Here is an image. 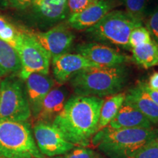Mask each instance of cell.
I'll return each instance as SVG.
<instances>
[{
	"label": "cell",
	"mask_w": 158,
	"mask_h": 158,
	"mask_svg": "<svg viewBox=\"0 0 158 158\" xmlns=\"http://www.w3.org/2000/svg\"><path fill=\"white\" fill-rule=\"evenodd\" d=\"M104 99L93 96L73 95L52 122L66 141L86 147L98 132L100 109Z\"/></svg>",
	"instance_id": "cell-1"
},
{
	"label": "cell",
	"mask_w": 158,
	"mask_h": 158,
	"mask_svg": "<svg viewBox=\"0 0 158 158\" xmlns=\"http://www.w3.org/2000/svg\"><path fill=\"white\" fill-rule=\"evenodd\" d=\"M158 136L157 128L112 129L97 132L91 141L108 158H134L146 144Z\"/></svg>",
	"instance_id": "cell-2"
},
{
	"label": "cell",
	"mask_w": 158,
	"mask_h": 158,
	"mask_svg": "<svg viewBox=\"0 0 158 158\" xmlns=\"http://www.w3.org/2000/svg\"><path fill=\"white\" fill-rule=\"evenodd\" d=\"M129 73L124 64L114 67H93L78 72L70 79L76 95L98 98L119 93L127 83Z\"/></svg>",
	"instance_id": "cell-3"
},
{
	"label": "cell",
	"mask_w": 158,
	"mask_h": 158,
	"mask_svg": "<svg viewBox=\"0 0 158 158\" xmlns=\"http://www.w3.org/2000/svg\"><path fill=\"white\" fill-rule=\"evenodd\" d=\"M28 122H0V158H44Z\"/></svg>",
	"instance_id": "cell-4"
},
{
	"label": "cell",
	"mask_w": 158,
	"mask_h": 158,
	"mask_svg": "<svg viewBox=\"0 0 158 158\" xmlns=\"http://www.w3.org/2000/svg\"><path fill=\"white\" fill-rule=\"evenodd\" d=\"M139 25L142 23L135 21L125 11L110 10L97 24L86 30V33L94 42L130 50V33Z\"/></svg>",
	"instance_id": "cell-5"
},
{
	"label": "cell",
	"mask_w": 158,
	"mask_h": 158,
	"mask_svg": "<svg viewBox=\"0 0 158 158\" xmlns=\"http://www.w3.org/2000/svg\"><path fill=\"white\" fill-rule=\"evenodd\" d=\"M21 79L9 76L0 82V122H27L31 113Z\"/></svg>",
	"instance_id": "cell-6"
},
{
	"label": "cell",
	"mask_w": 158,
	"mask_h": 158,
	"mask_svg": "<svg viewBox=\"0 0 158 158\" xmlns=\"http://www.w3.org/2000/svg\"><path fill=\"white\" fill-rule=\"evenodd\" d=\"M15 49L19 54L21 70L19 77L24 81L29 75H48L51 57L50 54L31 36L29 31L20 30Z\"/></svg>",
	"instance_id": "cell-7"
},
{
	"label": "cell",
	"mask_w": 158,
	"mask_h": 158,
	"mask_svg": "<svg viewBox=\"0 0 158 158\" xmlns=\"http://www.w3.org/2000/svg\"><path fill=\"white\" fill-rule=\"evenodd\" d=\"M33 135L39 151L47 157L63 155L75 148L74 144L66 141L52 124L36 122L33 127Z\"/></svg>",
	"instance_id": "cell-8"
},
{
	"label": "cell",
	"mask_w": 158,
	"mask_h": 158,
	"mask_svg": "<svg viewBox=\"0 0 158 158\" xmlns=\"http://www.w3.org/2000/svg\"><path fill=\"white\" fill-rule=\"evenodd\" d=\"M51 59L68 53L76 38L68 23H59L45 31H29Z\"/></svg>",
	"instance_id": "cell-9"
},
{
	"label": "cell",
	"mask_w": 158,
	"mask_h": 158,
	"mask_svg": "<svg viewBox=\"0 0 158 158\" xmlns=\"http://www.w3.org/2000/svg\"><path fill=\"white\" fill-rule=\"evenodd\" d=\"M76 54L81 55L98 67H114L124 64L127 57L108 45L91 42L76 46Z\"/></svg>",
	"instance_id": "cell-10"
},
{
	"label": "cell",
	"mask_w": 158,
	"mask_h": 158,
	"mask_svg": "<svg viewBox=\"0 0 158 158\" xmlns=\"http://www.w3.org/2000/svg\"><path fill=\"white\" fill-rule=\"evenodd\" d=\"M51 64L54 79L59 85L70 81L73 77L84 69L98 67L81 55L70 53L52 58Z\"/></svg>",
	"instance_id": "cell-11"
},
{
	"label": "cell",
	"mask_w": 158,
	"mask_h": 158,
	"mask_svg": "<svg viewBox=\"0 0 158 158\" xmlns=\"http://www.w3.org/2000/svg\"><path fill=\"white\" fill-rule=\"evenodd\" d=\"M31 8L42 25L56 26L69 16L68 0H32Z\"/></svg>",
	"instance_id": "cell-12"
},
{
	"label": "cell",
	"mask_w": 158,
	"mask_h": 158,
	"mask_svg": "<svg viewBox=\"0 0 158 158\" xmlns=\"http://www.w3.org/2000/svg\"><path fill=\"white\" fill-rule=\"evenodd\" d=\"M26 94L34 118L38 115L42 102L50 91L54 88V81L48 75L32 73L25 79Z\"/></svg>",
	"instance_id": "cell-13"
},
{
	"label": "cell",
	"mask_w": 158,
	"mask_h": 158,
	"mask_svg": "<svg viewBox=\"0 0 158 158\" xmlns=\"http://www.w3.org/2000/svg\"><path fill=\"white\" fill-rule=\"evenodd\" d=\"M111 9L109 0H98L82 11L69 15L67 23L72 29L86 31L97 24Z\"/></svg>",
	"instance_id": "cell-14"
},
{
	"label": "cell",
	"mask_w": 158,
	"mask_h": 158,
	"mask_svg": "<svg viewBox=\"0 0 158 158\" xmlns=\"http://www.w3.org/2000/svg\"><path fill=\"white\" fill-rule=\"evenodd\" d=\"M68 94V90L64 86L53 88L43 100L40 110L35 118V121L52 124L54 118L64 108Z\"/></svg>",
	"instance_id": "cell-15"
},
{
	"label": "cell",
	"mask_w": 158,
	"mask_h": 158,
	"mask_svg": "<svg viewBox=\"0 0 158 158\" xmlns=\"http://www.w3.org/2000/svg\"><path fill=\"white\" fill-rule=\"evenodd\" d=\"M108 127L115 130L150 128L152 127V124L139 110L124 102Z\"/></svg>",
	"instance_id": "cell-16"
},
{
	"label": "cell",
	"mask_w": 158,
	"mask_h": 158,
	"mask_svg": "<svg viewBox=\"0 0 158 158\" xmlns=\"http://www.w3.org/2000/svg\"><path fill=\"white\" fill-rule=\"evenodd\" d=\"M124 102L139 110L152 124H158V106L138 86L128 90Z\"/></svg>",
	"instance_id": "cell-17"
},
{
	"label": "cell",
	"mask_w": 158,
	"mask_h": 158,
	"mask_svg": "<svg viewBox=\"0 0 158 158\" xmlns=\"http://www.w3.org/2000/svg\"><path fill=\"white\" fill-rule=\"evenodd\" d=\"M21 70V61L16 50L0 40V78L11 74H19Z\"/></svg>",
	"instance_id": "cell-18"
},
{
	"label": "cell",
	"mask_w": 158,
	"mask_h": 158,
	"mask_svg": "<svg viewBox=\"0 0 158 158\" xmlns=\"http://www.w3.org/2000/svg\"><path fill=\"white\" fill-rule=\"evenodd\" d=\"M125 97L126 93L119 92L108 97L106 100H104L100 109L98 132L108 127L110 122L114 119L124 102Z\"/></svg>",
	"instance_id": "cell-19"
},
{
	"label": "cell",
	"mask_w": 158,
	"mask_h": 158,
	"mask_svg": "<svg viewBox=\"0 0 158 158\" xmlns=\"http://www.w3.org/2000/svg\"><path fill=\"white\" fill-rule=\"evenodd\" d=\"M130 51L133 60L141 68L148 69L158 65V45L153 40Z\"/></svg>",
	"instance_id": "cell-20"
},
{
	"label": "cell",
	"mask_w": 158,
	"mask_h": 158,
	"mask_svg": "<svg viewBox=\"0 0 158 158\" xmlns=\"http://www.w3.org/2000/svg\"><path fill=\"white\" fill-rule=\"evenodd\" d=\"M125 12L133 19L143 23L147 19L148 8L151 0H122Z\"/></svg>",
	"instance_id": "cell-21"
},
{
	"label": "cell",
	"mask_w": 158,
	"mask_h": 158,
	"mask_svg": "<svg viewBox=\"0 0 158 158\" xmlns=\"http://www.w3.org/2000/svg\"><path fill=\"white\" fill-rule=\"evenodd\" d=\"M20 33L16 27L10 23L4 16L0 15V40L8 43L15 48L18 36Z\"/></svg>",
	"instance_id": "cell-22"
},
{
	"label": "cell",
	"mask_w": 158,
	"mask_h": 158,
	"mask_svg": "<svg viewBox=\"0 0 158 158\" xmlns=\"http://www.w3.org/2000/svg\"><path fill=\"white\" fill-rule=\"evenodd\" d=\"M152 40L149 31L143 27V24L136 27L131 31L129 38V45L130 50L139 45L146 44Z\"/></svg>",
	"instance_id": "cell-23"
},
{
	"label": "cell",
	"mask_w": 158,
	"mask_h": 158,
	"mask_svg": "<svg viewBox=\"0 0 158 158\" xmlns=\"http://www.w3.org/2000/svg\"><path fill=\"white\" fill-rule=\"evenodd\" d=\"M145 21L146 28L149 31L152 39L158 45V3L149 13Z\"/></svg>",
	"instance_id": "cell-24"
},
{
	"label": "cell",
	"mask_w": 158,
	"mask_h": 158,
	"mask_svg": "<svg viewBox=\"0 0 158 158\" xmlns=\"http://www.w3.org/2000/svg\"><path fill=\"white\" fill-rule=\"evenodd\" d=\"M100 155L93 149L87 147H78L64 155L53 158H99Z\"/></svg>",
	"instance_id": "cell-25"
},
{
	"label": "cell",
	"mask_w": 158,
	"mask_h": 158,
	"mask_svg": "<svg viewBox=\"0 0 158 158\" xmlns=\"http://www.w3.org/2000/svg\"><path fill=\"white\" fill-rule=\"evenodd\" d=\"M134 158H158V136L146 144Z\"/></svg>",
	"instance_id": "cell-26"
},
{
	"label": "cell",
	"mask_w": 158,
	"mask_h": 158,
	"mask_svg": "<svg viewBox=\"0 0 158 158\" xmlns=\"http://www.w3.org/2000/svg\"><path fill=\"white\" fill-rule=\"evenodd\" d=\"M98 0H68L69 15L82 11Z\"/></svg>",
	"instance_id": "cell-27"
},
{
	"label": "cell",
	"mask_w": 158,
	"mask_h": 158,
	"mask_svg": "<svg viewBox=\"0 0 158 158\" xmlns=\"http://www.w3.org/2000/svg\"><path fill=\"white\" fill-rule=\"evenodd\" d=\"M32 0H4L2 5L16 10H25L30 7Z\"/></svg>",
	"instance_id": "cell-28"
},
{
	"label": "cell",
	"mask_w": 158,
	"mask_h": 158,
	"mask_svg": "<svg viewBox=\"0 0 158 158\" xmlns=\"http://www.w3.org/2000/svg\"><path fill=\"white\" fill-rule=\"evenodd\" d=\"M137 86L141 89L143 90L146 94H148V96L153 100V102L158 106V91L154 90L152 89L149 88L148 86L147 82L143 81H139L138 82Z\"/></svg>",
	"instance_id": "cell-29"
},
{
	"label": "cell",
	"mask_w": 158,
	"mask_h": 158,
	"mask_svg": "<svg viewBox=\"0 0 158 158\" xmlns=\"http://www.w3.org/2000/svg\"><path fill=\"white\" fill-rule=\"evenodd\" d=\"M149 88L152 89L154 90L158 89V72H154L151 76H149V79H148V81L147 82Z\"/></svg>",
	"instance_id": "cell-30"
},
{
	"label": "cell",
	"mask_w": 158,
	"mask_h": 158,
	"mask_svg": "<svg viewBox=\"0 0 158 158\" xmlns=\"http://www.w3.org/2000/svg\"><path fill=\"white\" fill-rule=\"evenodd\" d=\"M0 2H1V3L2 4V3H3V2H4V0H0Z\"/></svg>",
	"instance_id": "cell-31"
},
{
	"label": "cell",
	"mask_w": 158,
	"mask_h": 158,
	"mask_svg": "<svg viewBox=\"0 0 158 158\" xmlns=\"http://www.w3.org/2000/svg\"><path fill=\"white\" fill-rule=\"evenodd\" d=\"M99 158H104V157H101V156H100V157H99Z\"/></svg>",
	"instance_id": "cell-32"
},
{
	"label": "cell",
	"mask_w": 158,
	"mask_h": 158,
	"mask_svg": "<svg viewBox=\"0 0 158 158\" xmlns=\"http://www.w3.org/2000/svg\"><path fill=\"white\" fill-rule=\"evenodd\" d=\"M44 158H45V157H44ZM51 158H53V157H51Z\"/></svg>",
	"instance_id": "cell-33"
},
{
	"label": "cell",
	"mask_w": 158,
	"mask_h": 158,
	"mask_svg": "<svg viewBox=\"0 0 158 158\" xmlns=\"http://www.w3.org/2000/svg\"><path fill=\"white\" fill-rule=\"evenodd\" d=\"M157 91H158V89H157Z\"/></svg>",
	"instance_id": "cell-34"
}]
</instances>
